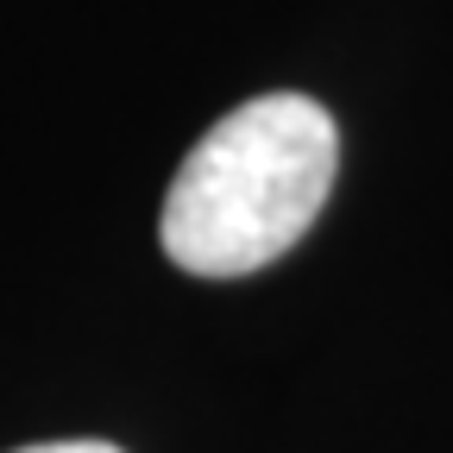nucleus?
Instances as JSON below:
<instances>
[{
  "label": "nucleus",
  "mask_w": 453,
  "mask_h": 453,
  "mask_svg": "<svg viewBox=\"0 0 453 453\" xmlns=\"http://www.w3.org/2000/svg\"><path fill=\"white\" fill-rule=\"evenodd\" d=\"M340 164L334 113L309 95H258L214 120L164 196V252L196 277H246L290 252Z\"/></svg>",
  "instance_id": "obj_1"
},
{
  "label": "nucleus",
  "mask_w": 453,
  "mask_h": 453,
  "mask_svg": "<svg viewBox=\"0 0 453 453\" xmlns=\"http://www.w3.org/2000/svg\"><path fill=\"white\" fill-rule=\"evenodd\" d=\"M13 453H120L113 441H38V447H13Z\"/></svg>",
  "instance_id": "obj_2"
}]
</instances>
